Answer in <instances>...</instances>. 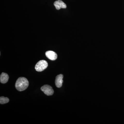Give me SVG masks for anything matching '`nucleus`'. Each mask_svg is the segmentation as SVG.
<instances>
[{
  "mask_svg": "<svg viewBox=\"0 0 124 124\" xmlns=\"http://www.w3.org/2000/svg\"><path fill=\"white\" fill-rule=\"evenodd\" d=\"M63 76L62 74L58 75L56 77L55 81V85L57 88H60L62 87V83L63 82Z\"/></svg>",
  "mask_w": 124,
  "mask_h": 124,
  "instance_id": "4",
  "label": "nucleus"
},
{
  "mask_svg": "<svg viewBox=\"0 0 124 124\" xmlns=\"http://www.w3.org/2000/svg\"><path fill=\"white\" fill-rule=\"evenodd\" d=\"M48 66V62L46 61L40 60L36 64L35 69L37 71L41 72L46 69Z\"/></svg>",
  "mask_w": 124,
  "mask_h": 124,
  "instance_id": "2",
  "label": "nucleus"
},
{
  "mask_svg": "<svg viewBox=\"0 0 124 124\" xmlns=\"http://www.w3.org/2000/svg\"><path fill=\"white\" fill-rule=\"evenodd\" d=\"M46 57L50 60H55L57 58V55L55 52L52 51H46L45 53Z\"/></svg>",
  "mask_w": 124,
  "mask_h": 124,
  "instance_id": "6",
  "label": "nucleus"
},
{
  "mask_svg": "<svg viewBox=\"0 0 124 124\" xmlns=\"http://www.w3.org/2000/svg\"><path fill=\"white\" fill-rule=\"evenodd\" d=\"M41 91H43L46 95L50 96L53 95L54 90L52 87L48 85H45L41 88Z\"/></svg>",
  "mask_w": 124,
  "mask_h": 124,
  "instance_id": "3",
  "label": "nucleus"
},
{
  "mask_svg": "<svg viewBox=\"0 0 124 124\" xmlns=\"http://www.w3.org/2000/svg\"><path fill=\"white\" fill-rule=\"evenodd\" d=\"M9 101L8 98L4 97H1L0 98V103L1 104H4L7 103Z\"/></svg>",
  "mask_w": 124,
  "mask_h": 124,
  "instance_id": "8",
  "label": "nucleus"
},
{
  "mask_svg": "<svg viewBox=\"0 0 124 124\" xmlns=\"http://www.w3.org/2000/svg\"><path fill=\"white\" fill-rule=\"evenodd\" d=\"M9 76L8 74L2 72L0 76V81L2 84H4L7 83L9 80Z\"/></svg>",
  "mask_w": 124,
  "mask_h": 124,
  "instance_id": "7",
  "label": "nucleus"
},
{
  "mask_svg": "<svg viewBox=\"0 0 124 124\" xmlns=\"http://www.w3.org/2000/svg\"><path fill=\"white\" fill-rule=\"evenodd\" d=\"M54 5L57 10H59L61 8H66V5L61 0L56 1L54 3Z\"/></svg>",
  "mask_w": 124,
  "mask_h": 124,
  "instance_id": "5",
  "label": "nucleus"
},
{
  "mask_svg": "<svg viewBox=\"0 0 124 124\" xmlns=\"http://www.w3.org/2000/svg\"><path fill=\"white\" fill-rule=\"evenodd\" d=\"M29 83L26 78L20 77L18 78L15 84V87L19 91H24L28 87Z\"/></svg>",
  "mask_w": 124,
  "mask_h": 124,
  "instance_id": "1",
  "label": "nucleus"
}]
</instances>
